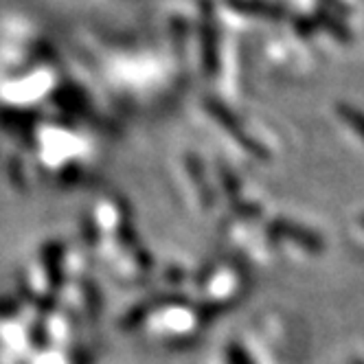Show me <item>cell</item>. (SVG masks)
Listing matches in <instances>:
<instances>
[{"label":"cell","mask_w":364,"mask_h":364,"mask_svg":"<svg viewBox=\"0 0 364 364\" xmlns=\"http://www.w3.org/2000/svg\"><path fill=\"white\" fill-rule=\"evenodd\" d=\"M338 114H341L345 121H349L355 132H360V134L364 136V114H358V112L351 110L349 106H338Z\"/></svg>","instance_id":"6da1fadb"}]
</instances>
